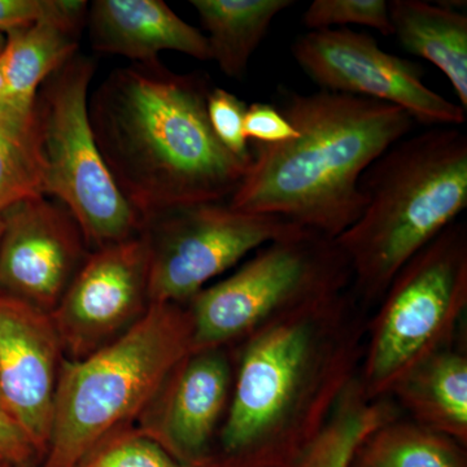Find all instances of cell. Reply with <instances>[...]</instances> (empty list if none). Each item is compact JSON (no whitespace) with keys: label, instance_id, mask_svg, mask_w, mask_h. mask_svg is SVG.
<instances>
[{"label":"cell","instance_id":"obj_1","mask_svg":"<svg viewBox=\"0 0 467 467\" xmlns=\"http://www.w3.org/2000/svg\"><path fill=\"white\" fill-rule=\"evenodd\" d=\"M365 310L350 287L290 310L245 337L205 467H297L358 377Z\"/></svg>","mask_w":467,"mask_h":467},{"label":"cell","instance_id":"obj_2","mask_svg":"<svg viewBox=\"0 0 467 467\" xmlns=\"http://www.w3.org/2000/svg\"><path fill=\"white\" fill-rule=\"evenodd\" d=\"M207 77L160 60L113 70L88 101L98 149L119 192L146 223L187 205L229 201L251 162L212 131Z\"/></svg>","mask_w":467,"mask_h":467},{"label":"cell","instance_id":"obj_3","mask_svg":"<svg viewBox=\"0 0 467 467\" xmlns=\"http://www.w3.org/2000/svg\"><path fill=\"white\" fill-rule=\"evenodd\" d=\"M279 109L297 137L275 146L252 143L250 167L227 202L335 241L367 205L362 175L416 122L391 104L324 90L285 91Z\"/></svg>","mask_w":467,"mask_h":467},{"label":"cell","instance_id":"obj_4","mask_svg":"<svg viewBox=\"0 0 467 467\" xmlns=\"http://www.w3.org/2000/svg\"><path fill=\"white\" fill-rule=\"evenodd\" d=\"M358 220L335 239L362 309L378 306L401 267L467 207V135L430 128L393 144L362 175Z\"/></svg>","mask_w":467,"mask_h":467},{"label":"cell","instance_id":"obj_5","mask_svg":"<svg viewBox=\"0 0 467 467\" xmlns=\"http://www.w3.org/2000/svg\"><path fill=\"white\" fill-rule=\"evenodd\" d=\"M192 352L187 306L150 304L115 342L84 358H64L41 467H78L92 451L142 417Z\"/></svg>","mask_w":467,"mask_h":467},{"label":"cell","instance_id":"obj_6","mask_svg":"<svg viewBox=\"0 0 467 467\" xmlns=\"http://www.w3.org/2000/svg\"><path fill=\"white\" fill-rule=\"evenodd\" d=\"M367 325L358 382L368 400L453 346L467 308V227L451 223L401 267Z\"/></svg>","mask_w":467,"mask_h":467},{"label":"cell","instance_id":"obj_7","mask_svg":"<svg viewBox=\"0 0 467 467\" xmlns=\"http://www.w3.org/2000/svg\"><path fill=\"white\" fill-rule=\"evenodd\" d=\"M94 72V61L76 55L36 98L43 195L57 198L75 217L90 251L134 238L144 227L92 133L88 92Z\"/></svg>","mask_w":467,"mask_h":467},{"label":"cell","instance_id":"obj_8","mask_svg":"<svg viewBox=\"0 0 467 467\" xmlns=\"http://www.w3.org/2000/svg\"><path fill=\"white\" fill-rule=\"evenodd\" d=\"M350 281L348 261L334 239L304 230L269 243L189 301L193 352L242 343L272 319L347 290Z\"/></svg>","mask_w":467,"mask_h":467},{"label":"cell","instance_id":"obj_9","mask_svg":"<svg viewBox=\"0 0 467 467\" xmlns=\"http://www.w3.org/2000/svg\"><path fill=\"white\" fill-rule=\"evenodd\" d=\"M304 230L284 217L236 211L225 202L156 214L143 227L150 248V304L187 306L251 252Z\"/></svg>","mask_w":467,"mask_h":467},{"label":"cell","instance_id":"obj_10","mask_svg":"<svg viewBox=\"0 0 467 467\" xmlns=\"http://www.w3.org/2000/svg\"><path fill=\"white\" fill-rule=\"evenodd\" d=\"M295 60L321 90L391 104L429 128H460L466 110L423 82L413 61L383 51L373 36L348 27L297 36Z\"/></svg>","mask_w":467,"mask_h":467},{"label":"cell","instance_id":"obj_11","mask_svg":"<svg viewBox=\"0 0 467 467\" xmlns=\"http://www.w3.org/2000/svg\"><path fill=\"white\" fill-rule=\"evenodd\" d=\"M150 248L144 232L91 251L50 317L69 359L84 358L146 315Z\"/></svg>","mask_w":467,"mask_h":467},{"label":"cell","instance_id":"obj_12","mask_svg":"<svg viewBox=\"0 0 467 467\" xmlns=\"http://www.w3.org/2000/svg\"><path fill=\"white\" fill-rule=\"evenodd\" d=\"M0 295L51 315L90 254L75 217L46 196L2 214Z\"/></svg>","mask_w":467,"mask_h":467},{"label":"cell","instance_id":"obj_13","mask_svg":"<svg viewBox=\"0 0 467 467\" xmlns=\"http://www.w3.org/2000/svg\"><path fill=\"white\" fill-rule=\"evenodd\" d=\"M63 353L50 315L0 295V402L41 460L50 442Z\"/></svg>","mask_w":467,"mask_h":467},{"label":"cell","instance_id":"obj_14","mask_svg":"<svg viewBox=\"0 0 467 467\" xmlns=\"http://www.w3.org/2000/svg\"><path fill=\"white\" fill-rule=\"evenodd\" d=\"M226 348L192 352L140 417V431L189 467H205L232 396Z\"/></svg>","mask_w":467,"mask_h":467},{"label":"cell","instance_id":"obj_15","mask_svg":"<svg viewBox=\"0 0 467 467\" xmlns=\"http://www.w3.org/2000/svg\"><path fill=\"white\" fill-rule=\"evenodd\" d=\"M88 24L95 50L138 64L158 61L162 51L212 60L207 36L161 0H97Z\"/></svg>","mask_w":467,"mask_h":467},{"label":"cell","instance_id":"obj_16","mask_svg":"<svg viewBox=\"0 0 467 467\" xmlns=\"http://www.w3.org/2000/svg\"><path fill=\"white\" fill-rule=\"evenodd\" d=\"M88 12L84 0H64L57 16L5 38L0 61L7 103L24 109L36 104V94L46 79L76 57Z\"/></svg>","mask_w":467,"mask_h":467},{"label":"cell","instance_id":"obj_17","mask_svg":"<svg viewBox=\"0 0 467 467\" xmlns=\"http://www.w3.org/2000/svg\"><path fill=\"white\" fill-rule=\"evenodd\" d=\"M418 425L467 444V356L441 350L402 378L391 396Z\"/></svg>","mask_w":467,"mask_h":467},{"label":"cell","instance_id":"obj_18","mask_svg":"<svg viewBox=\"0 0 467 467\" xmlns=\"http://www.w3.org/2000/svg\"><path fill=\"white\" fill-rule=\"evenodd\" d=\"M393 36L409 54L438 67L467 109V16L422 0L389 2Z\"/></svg>","mask_w":467,"mask_h":467},{"label":"cell","instance_id":"obj_19","mask_svg":"<svg viewBox=\"0 0 467 467\" xmlns=\"http://www.w3.org/2000/svg\"><path fill=\"white\" fill-rule=\"evenodd\" d=\"M207 30L212 60L233 79L244 76L275 18L292 0H192Z\"/></svg>","mask_w":467,"mask_h":467},{"label":"cell","instance_id":"obj_20","mask_svg":"<svg viewBox=\"0 0 467 467\" xmlns=\"http://www.w3.org/2000/svg\"><path fill=\"white\" fill-rule=\"evenodd\" d=\"M349 467H467V461L459 441L398 417L361 441Z\"/></svg>","mask_w":467,"mask_h":467},{"label":"cell","instance_id":"obj_21","mask_svg":"<svg viewBox=\"0 0 467 467\" xmlns=\"http://www.w3.org/2000/svg\"><path fill=\"white\" fill-rule=\"evenodd\" d=\"M398 405L389 399L368 400L356 378L344 389L297 467H349L361 441L378 427L400 417Z\"/></svg>","mask_w":467,"mask_h":467},{"label":"cell","instance_id":"obj_22","mask_svg":"<svg viewBox=\"0 0 467 467\" xmlns=\"http://www.w3.org/2000/svg\"><path fill=\"white\" fill-rule=\"evenodd\" d=\"M43 195L36 104L0 106V214L12 205Z\"/></svg>","mask_w":467,"mask_h":467},{"label":"cell","instance_id":"obj_23","mask_svg":"<svg viewBox=\"0 0 467 467\" xmlns=\"http://www.w3.org/2000/svg\"><path fill=\"white\" fill-rule=\"evenodd\" d=\"M309 32L334 29V26L371 27L383 36H393L389 5L386 0H315L303 15Z\"/></svg>","mask_w":467,"mask_h":467},{"label":"cell","instance_id":"obj_24","mask_svg":"<svg viewBox=\"0 0 467 467\" xmlns=\"http://www.w3.org/2000/svg\"><path fill=\"white\" fill-rule=\"evenodd\" d=\"M78 467H189L140 430H124L100 444Z\"/></svg>","mask_w":467,"mask_h":467},{"label":"cell","instance_id":"obj_25","mask_svg":"<svg viewBox=\"0 0 467 467\" xmlns=\"http://www.w3.org/2000/svg\"><path fill=\"white\" fill-rule=\"evenodd\" d=\"M247 104L225 88L209 91L207 116L212 131L229 152L243 161L251 162V143L244 133Z\"/></svg>","mask_w":467,"mask_h":467},{"label":"cell","instance_id":"obj_26","mask_svg":"<svg viewBox=\"0 0 467 467\" xmlns=\"http://www.w3.org/2000/svg\"><path fill=\"white\" fill-rule=\"evenodd\" d=\"M244 133L248 142L275 146L290 142L297 130L281 109L269 103H254L247 107Z\"/></svg>","mask_w":467,"mask_h":467},{"label":"cell","instance_id":"obj_27","mask_svg":"<svg viewBox=\"0 0 467 467\" xmlns=\"http://www.w3.org/2000/svg\"><path fill=\"white\" fill-rule=\"evenodd\" d=\"M64 0H0V34L7 36L57 16Z\"/></svg>","mask_w":467,"mask_h":467},{"label":"cell","instance_id":"obj_28","mask_svg":"<svg viewBox=\"0 0 467 467\" xmlns=\"http://www.w3.org/2000/svg\"><path fill=\"white\" fill-rule=\"evenodd\" d=\"M41 461L33 442L0 402V462L8 467H29Z\"/></svg>","mask_w":467,"mask_h":467},{"label":"cell","instance_id":"obj_29","mask_svg":"<svg viewBox=\"0 0 467 467\" xmlns=\"http://www.w3.org/2000/svg\"><path fill=\"white\" fill-rule=\"evenodd\" d=\"M7 99V88H5V73H3L2 61H0V106Z\"/></svg>","mask_w":467,"mask_h":467},{"label":"cell","instance_id":"obj_30","mask_svg":"<svg viewBox=\"0 0 467 467\" xmlns=\"http://www.w3.org/2000/svg\"><path fill=\"white\" fill-rule=\"evenodd\" d=\"M5 41H7V39H5V36L0 34V55H2L3 50H5Z\"/></svg>","mask_w":467,"mask_h":467},{"label":"cell","instance_id":"obj_31","mask_svg":"<svg viewBox=\"0 0 467 467\" xmlns=\"http://www.w3.org/2000/svg\"><path fill=\"white\" fill-rule=\"evenodd\" d=\"M2 229H3V223H2V216H0V235H2Z\"/></svg>","mask_w":467,"mask_h":467},{"label":"cell","instance_id":"obj_32","mask_svg":"<svg viewBox=\"0 0 467 467\" xmlns=\"http://www.w3.org/2000/svg\"><path fill=\"white\" fill-rule=\"evenodd\" d=\"M0 467H8V466L3 465V463L0 462Z\"/></svg>","mask_w":467,"mask_h":467}]
</instances>
